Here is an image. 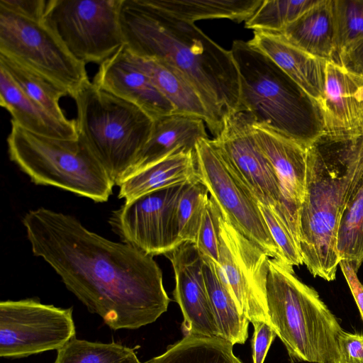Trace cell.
Here are the masks:
<instances>
[{
	"label": "cell",
	"instance_id": "cell-1",
	"mask_svg": "<svg viewBox=\"0 0 363 363\" xmlns=\"http://www.w3.org/2000/svg\"><path fill=\"white\" fill-rule=\"evenodd\" d=\"M22 222L33 254L110 328L138 329L167 311L171 300L153 257L44 207L27 212Z\"/></svg>",
	"mask_w": 363,
	"mask_h": 363
},
{
	"label": "cell",
	"instance_id": "cell-2",
	"mask_svg": "<svg viewBox=\"0 0 363 363\" xmlns=\"http://www.w3.org/2000/svg\"><path fill=\"white\" fill-rule=\"evenodd\" d=\"M120 20L124 45L132 54L168 63L182 72L199 93L216 137L225 116L240 104V80L230 50L194 23L173 18L145 0H122Z\"/></svg>",
	"mask_w": 363,
	"mask_h": 363
},
{
	"label": "cell",
	"instance_id": "cell-3",
	"mask_svg": "<svg viewBox=\"0 0 363 363\" xmlns=\"http://www.w3.org/2000/svg\"><path fill=\"white\" fill-rule=\"evenodd\" d=\"M362 176L363 138L336 146H322L320 140L308 148L299 243L303 262L314 277L335 279L339 224Z\"/></svg>",
	"mask_w": 363,
	"mask_h": 363
},
{
	"label": "cell",
	"instance_id": "cell-4",
	"mask_svg": "<svg viewBox=\"0 0 363 363\" xmlns=\"http://www.w3.org/2000/svg\"><path fill=\"white\" fill-rule=\"evenodd\" d=\"M230 50L240 80L238 111L307 147L325 136L316 105L268 56L241 40Z\"/></svg>",
	"mask_w": 363,
	"mask_h": 363
},
{
	"label": "cell",
	"instance_id": "cell-5",
	"mask_svg": "<svg viewBox=\"0 0 363 363\" xmlns=\"http://www.w3.org/2000/svg\"><path fill=\"white\" fill-rule=\"evenodd\" d=\"M267 303L270 323L291 362L339 363L338 338L344 331L318 293L293 267L269 259Z\"/></svg>",
	"mask_w": 363,
	"mask_h": 363
},
{
	"label": "cell",
	"instance_id": "cell-6",
	"mask_svg": "<svg viewBox=\"0 0 363 363\" xmlns=\"http://www.w3.org/2000/svg\"><path fill=\"white\" fill-rule=\"evenodd\" d=\"M73 99L79 138L102 164L114 185L119 186L147 142L154 120L139 107L90 81Z\"/></svg>",
	"mask_w": 363,
	"mask_h": 363
},
{
	"label": "cell",
	"instance_id": "cell-7",
	"mask_svg": "<svg viewBox=\"0 0 363 363\" xmlns=\"http://www.w3.org/2000/svg\"><path fill=\"white\" fill-rule=\"evenodd\" d=\"M10 160L37 185L52 186L95 202L108 200L115 186L87 145L77 140L42 136L11 121Z\"/></svg>",
	"mask_w": 363,
	"mask_h": 363
},
{
	"label": "cell",
	"instance_id": "cell-8",
	"mask_svg": "<svg viewBox=\"0 0 363 363\" xmlns=\"http://www.w3.org/2000/svg\"><path fill=\"white\" fill-rule=\"evenodd\" d=\"M122 0H49L44 21L78 60L101 64L123 45Z\"/></svg>",
	"mask_w": 363,
	"mask_h": 363
},
{
	"label": "cell",
	"instance_id": "cell-9",
	"mask_svg": "<svg viewBox=\"0 0 363 363\" xmlns=\"http://www.w3.org/2000/svg\"><path fill=\"white\" fill-rule=\"evenodd\" d=\"M0 54L48 77L73 98L89 81L86 64L77 60L44 21L0 8Z\"/></svg>",
	"mask_w": 363,
	"mask_h": 363
},
{
	"label": "cell",
	"instance_id": "cell-10",
	"mask_svg": "<svg viewBox=\"0 0 363 363\" xmlns=\"http://www.w3.org/2000/svg\"><path fill=\"white\" fill-rule=\"evenodd\" d=\"M252 122L245 111L228 114L212 143L255 199L270 206L281 218L300 248L299 222L284 199L272 165L257 143Z\"/></svg>",
	"mask_w": 363,
	"mask_h": 363
},
{
	"label": "cell",
	"instance_id": "cell-11",
	"mask_svg": "<svg viewBox=\"0 0 363 363\" xmlns=\"http://www.w3.org/2000/svg\"><path fill=\"white\" fill-rule=\"evenodd\" d=\"M199 179L206 186L210 198L223 218L269 257L283 262L258 206L257 201L208 138L200 139L195 147Z\"/></svg>",
	"mask_w": 363,
	"mask_h": 363
},
{
	"label": "cell",
	"instance_id": "cell-12",
	"mask_svg": "<svg viewBox=\"0 0 363 363\" xmlns=\"http://www.w3.org/2000/svg\"><path fill=\"white\" fill-rule=\"evenodd\" d=\"M72 308L35 298L0 303V357L21 358L57 351L75 337Z\"/></svg>",
	"mask_w": 363,
	"mask_h": 363
},
{
	"label": "cell",
	"instance_id": "cell-13",
	"mask_svg": "<svg viewBox=\"0 0 363 363\" xmlns=\"http://www.w3.org/2000/svg\"><path fill=\"white\" fill-rule=\"evenodd\" d=\"M269 256L221 216L220 278L241 313L251 323H270L267 303Z\"/></svg>",
	"mask_w": 363,
	"mask_h": 363
},
{
	"label": "cell",
	"instance_id": "cell-14",
	"mask_svg": "<svg viewBox=\"0 0 363 363\" xmlns=\"http://www.w3.org/2000/svg\"><path fill=\"white\" fill-rule=\"evenodd\" d=\"M184 184L158 189L125 202L110 217L112 230L122 242L148 255H166L182 244L176 211Z\"/></svg>",
	"mask_w": 363,
	"mask_h": 363
},
{
	"label": "cell",
	"instance_id": "cell-15",
	"mask_svg": "<svg viewBox=\"0 0 363 363\" xmlns=\"http://www.w3.org/2000/svg\"><path fill=\"white\" fill-rule=\"evenodd\" d=\"M325 136L333 142L363 138V76L326 60L325 86L318 103Z\"/></svg>",
	"mask_w": 363,
	"mask_h": 363
},
{
	"label": "cell",
	"instance_id": "cell-16",
	"mask_svg": "<svg viewBox=\"0 0 363 363\" xmlns=\"http://www.w3.org/2000/svg\"><path fill=\"white\" fill-rule=\"evenodd\" d=\"M165 256L174 272L173 295L182 312L184 336L221 338L206 286L203 259L194 243L183 242Z\"/></svg>",
	"mask_w": 363,
	"mask_h": 363
},
{
	"label": "cell",
	"instance_id": "cell-17",
	"mask_svg": "<svg viewBox=\"0 0 363 363\" xmlns=\"http://www.w3.org/2000/svg\"><path fill=\"white\" fill-rule=\"evenodd\" d=\"M92 82L139 107L153 120L175 113L149 77L129 60L125 45L99 65Z\"/></svg>",
	"mask_w": 363,
	"mask_h": 363
},
{
	"label": "cell",
	"instance_id": "cell-18",
	"mask_svg": "<svg viewBox=\"0 0 363 363\" xmlns=\"http://www.w3.org/2000/svg\"><path fill=\"white\" fill-rule=\"evenodd\" d=\"M252 130L258 145L278 177L291 212L299 222L310 147L254 121Z\"/></svg>",
	"mask_w": 363,
	"mask_h": 363
},
{
	"label": "cell",
	"instance_id": "cell-19",
	"mask_svg": "<svg viewBox=\"0 0 363 363\" xmlns=\"http://www.w3.org/2000/svg\"><path fill=\"white\" fill-rule=\"evenodd\" d=\"M248 42L268 56L318 107L325 86V60L296 47L279 33L253 31Z\"/></svg>",
	"mask_w": 363,
	"mask_h": 363
},
{
	"label": "cell",
	"instance_id": "cell-20",
	"mask_svg": "<svg viewBox=\"0 0 363 363\" xmlns=\"http://www.w3.org/2000/svg\"><path fill=\"white\" fill-rule=\"evenodd\" d=\"M205 121L200 117L172 113L154 120L150 136L129 176L182 151H195L197 142L208 138Z\"/></svg>",
	"mask_w": 363,
	"mask_h": 363
},
{
	"label": "cell",
	"instance_id": "cell-21",
	"mask_svg": "<svg viewBox=\"0 0 363 363\" xmlns=\"http://www.w3.org/2000/svg\"><path fill=\"white\" fill-rule=\"evenodd\" d=\"M0 105L13 122L32 133L60 139L77 140L76 121H62L30 99L0 67Z\"/></svg>",
	"mask_w": 363,
	"mask_h": 363
},
{
	"label": "cell",
	"instance_id": "cell-22",
	"mask_svg": "<svg viewBox=\"0 0 363 363\" xmlns=\"http://www.w3.org/2000/svg\"><path fill=\"white\" fill-rule=\"evenodd\" d=\"M296 47L325 60H335L336 30L333 0H316L297 19L279 32Z\"/></svg>",
	"mask_w": 363,
	"mask_h": 363
},
{
	"label": "cell",
	"instance_id": "cell-23",
	"mask_svg": "<svg viewBox=\"0 0 363 363\" xmlns=\"http://www.w3.org/2000/svg\"><path fill=\"white\" fill-rule=\"evenodd\" d=\"M126 51L129 60L149 77L175 113L200 117L210 128V116L199 93L182 72L163 61L133 55L127 48Z\"/></svg>",
	"mask_w": 363,
	"mask_h": 363
},
{
	"label": "cell",
	"instance_id": "cell-24",
	"mask_svg": "<svg viewBox=\"0 0 363 363\" xmlns=\"http://www.w3.org/2000/svg\"><path fill=\"white\" fill-rule=\"evenodd\" d=\"M198 177L195 151H182L131 175L119 186L118 198L130 201L152 191Z\"/></svg>",
	"mask_w": 363,
	"mask_h": 363
},
{
	"label": "cell",
	"instance_id": "cell-25",
	"mask_svg": "<svg viewBox=\"0 0 363 363\" xmlns=\"http://www.w3.org/2000/svg\"><path fill=\"white\" fill-rule=\"evenodd\" d=\"M263 0H145L150 6L177 19L194 23L205 19L247 21Z\"/></svg>",
	"mask_w": 363,
	"mask_h": 363
},
{
	"label": "cell",
	"instance_id": "cell-26",
	"mask_svg": "<svg viewBox=\"0 0 363 363\" xmlns=\"http://www.w3.org/2000/svg\"><path fill=\"white\" fill-rule=\"evenodd\" d=\"M206 286L220 337L233 345L243 344L248 337L250 320L238 310L222 282L217 264L203 258Z\"/></svg>",
	"mask_w": 363,
	"mask_h": 363
},
{
	"label": "cell",
	"instance_id": "cell-27",
	"mask_svg": "<svg viewBox=\"0 0 363 363\" xmlns=\"http://www.w3.org/2000/svg\"><path fill=\"white\" fill-rule=\"evenodd\" d=\"M233 346L223 338L186 335L145 363H242Z\"/></svg>",
	"mask_w": 363,
	"mask_h": 363
},
{
	"label": "cell",
	"instance_id": "cell-28",
	"mask_svg": "<svg viewBox=\"0 0 363 363\" xmlns=\"http://www.w3.org/2000/svg\"><path fill=\"white\" fill-rule=\"evenodd\" d=\"M0 67L30 99L58 119L69 120L60 106V99L69 95L64 87L2 54H0Z\"/></svg>",
	"mask_w": 363,
	"mask_h": 363
},
{
	"label": "cell",
	"instance_id": "cell-29",
	"mask_svg": "<svg viewBox=\"0 0 363 363\" xmlns=\"http://www.w3.org/2000/svg\"><path fill=\"white\" fill-rule=\"evenodd\" d=\"M337 247L340 260L349 261L357 272L363 263V176L341 217Z\"/></svg>",
	"mask_w": 363,
	"mask_h": 363
},
{
	"label": "cell",
	"instance_id": "cell-30",
	"mask_svg": "<svg viewBox=\"0 0 363 363\" xmlns=\"http://www.w3.org/2000/svg\"><path fill=\"white\" fill-rule=\"evenodd\" d=\"M54 363H142L135 350L116 342L72 339L57 350Z\"/></svg>",
	"mask_w": 363,
	"mask_h": 363
},
{
	"label": "cell",
	"instance_id": "cell-31",
	"mask_svg": "<svg viewBox=\"0 0 363 363\" xmlns=\"http://www.w3.org/2000/svg\"><path fill=\"white\" fill-rule=\"evenodd\" d=\"M209 193L199 177L184 184L177 206V222L180 242H194Z\"/></svg>",
	"mask_w": 363,
	"mask_h": 363
},
{
	"label": "cell",
	"instance_id": "cell-32",
	"mask_svg": "<svg viewBox=\"0 0 363 363\" xmlns=\"http://www.w3.org/2000/svg\"><path fill=\"white\" fill-rule=\"evenodd\" d=\"M316 0H263L245 27L253 31L279 33L297 19Z\"/></svg>",
	"mask_w": 363,
	"mask_h": 363
},
{
	"label": "cell",
	"instance_id": "cell-33",
	"mask_svg": "<svg viewBox=\"0 0 363 363\" xmlns=\"http://www.w3.org/2000/svg\"><path fill=\"white\" fill-rule=\"evenodd\" d=\"M336 30L335 60L363 38V0H333Z\"/></svg>",
	"mask_w": 363,
	"mask_h": 363
},
{
	"label": "cell",
	"instance_id": "cell-34",
	"mask_svg": "<svg viewBox=\"0 0 363 363\" xmlns=\"http://www.w3.org/2000/svg\"><path fill=\"white\" fill-rule=\"evenodd\" d=\"M221 213L209 198L196 236L194 245L203 258L218 264Z\"/></svg>",
	"mask_w": 363,
	"mask_h": 363
},
{
	"label": "cell",
	"instance_id": "cell-35",
	"mask_svg": "<svg viewBox=\"0 0 363 363\" xmlns=\"http://www.w3.org/2000/svg\"><path fill=\"white\" fill-rule=\"evenodd\" d=\"M257 203L283 262L292 267L303 264L300 248L284 221L270 206L259 201Z\"/></svg>",
	"mask_w": 363,
	"mask_h": 363
},
{
	"label": "cell",
	"instance_id": "cell-36",
	"mask_svg": "<svg viewBox=\"0 0 363 363\" xmlns=\"http://www.w3.org/2000/svg\"><path fill=\"white\" fill-rule=\"evenodd\" d=\"M254 333L252 337L253 363H264L272 342L277 336L271 324L264 321L252 323Z\"/></svg>",
	"mask_w": 363,
	"mask_h": 363
},
{
	"label": "cell",
	"instance_id": "cell-37",
	"mask_svg": "<svg viewBox=\"0 0 363 363\" xmlns=\"http://www.w3.org/2000/svg\"><path fill=\"white\" fill-rule=\"evenodd\" d=\"M48 1L1 0L0 8L33 21H44Z\"/></svg>",
	"mask_w": 363,
	"mask_h": 363
},
{
	"label": "cell",
	"instance_id": "cell-38",
	"mask_svg": "<svg viewBox=\"0 0 363 363\" xmlns=\"http://www.w3.org/2000/svg\"><path fill=\"white\" fill-rule=\"evenodd\" d=\"M339 363H363V333L343 331L338 338Z\"/></svg>",
	"mask_w": 363,
	"mask_h": 363
},
{
	"label": "cell",
	"instance_id": "cell-39",
	"mask_svg": "<svg viewBox=\"0 0 363 363\" xmlns=\"http://www.w3.org/2000/svg\"><path fill=\"white\" fill-rule=\"evenodd\" d=\"M339 265L349 285L363 320V285L358 279L357 272L347 260L341 259Z\"/></svg>",
	"mask_w": 363,
	"mask_h": 363
},
{
	"label": "cell",
	"instance_id": "cell-40",
	"mask_svg": "<svg viewBox=\"0 0 363 363\" xmlns=\"http://www.w3.org/2000/svg\"><path fill=\"white\" fill-rule=\"evenodd\" d=\"M335 61L363 76V38L339 55Z\"/></svg>",
	"mask_w": 363,
	"mask_h": 363
}]
</instances>
